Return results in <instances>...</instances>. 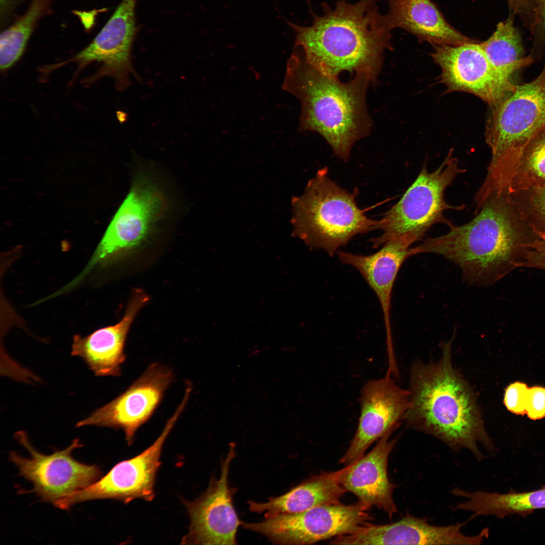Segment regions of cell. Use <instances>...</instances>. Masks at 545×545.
<instances>
[{
    "instance_id": "cell-1",
    "label": "cell",
    "mask_w": 545,
    "mask_h": 545,
    "mask_svg": "<svg viewBox=\"0 0 545 545\" xmlns=\"http://www.w3.org/2000/svg\"><path fill=\"white\" fill-rule=\"evenodd\" d=\"M453 337L442 343L435 362L414 363L409 382L410 406L404 420L411 428L432 435L451 449L470 451L477 460L480 447L492 451L494 445L484 426L476 397L454 367Z\"/></svg>"
},
{
    "instance_id": "cell-2",
    "label": "cell",
    "mask_w": 545,
    "mask_h": 545,
    "mask_svg": "<svg viewBox=\"0 0 545 545\" xmlns=\"http://www.w3.org/2000/svg\"><path fill=\"white\" fill-rule=\"evenodd\" d=\"M378 1L339 0L334 8L324 7L322 15L313 13L309 26L286 20L296 32L295 47L327 75L338 77L342 72H354L374 82L384 52L392 48V29L379 12Z\"/></svg>"
},
{
    "instance_id": "cell-3",
    "label": "cell",
    "mask_w": 545,
    "mask_h": 545,
    "mask_svg": "<svg viewBox=\"0 0 545 545\" xmlns=\"http://www.w3.org/2000/svg\"><path fill=\"white\" fill-rule=\"evenodd\" d=\"M505 196H493L471 221L450 227L441 236L429 238L410 249V255L431 253L456 264L468 284L490 286L522 267L529 244L516 226Z\"/></svg>"
},
{
    "instance_id": "cell-4",
    "label": "cell",
    "mask_w": 545,
    "mask_h": 545,
    "mask_svg": "<svg viewBox=\"0 0 545 545\" xmlns=\"http://www.w3.org/2000/svg\"><path fill=\"white\" fill-rule=\"evenodd\" d=\"M370 83L361 75L342 82L309 63L295 47L287 61L282 86L300 102L299 129L320 134L334 154L347 161L355 142L370 133L365 101Z\"/></svg>"
},
{
    "instance_id": "cell-5",
    "label": "cell",
    "mask_w": 545,
    "mask_h": 545,
    "mask_svg": "<svg viewBox=\"0 0 545 545\" xmlns=\"http://www.w3.org/2000/svg\"><path fill=\"white\" fill-rule=\"evenodd\" d=\"M490 107L485 136L492 156L479 189L484 197L507 193L525 148L545 128V63L536 77Z\"/></svg>"
},
{
    "instance_id": "cell-6",
    "label": "cell",
    "mask_w": 545,
    "mask_h": 545,
    "mask_svg": "<svg viewBox=\"0 0 545 545\" xmlns=\"http://www.w3.org/2000/svg\"><path fill=\"white\" fill-rule=\"evenodd\" d=\"M358 194L340 187L326 167L318 170L303 194L292 198V235L333 256L355 236L378 230L380 220L368 218L358 207Z\"/></svg>"
},
{
    "instance_id": "cell-7",
    "label": "cell",
    "mask_w": 545,
    "mask_h": 545,
    "mask_svg": "<svg viewBox=\"0 0 545 545\" xmlns=\"http://www.w3.org/2000/svg\"><path fill=\"white\" fill-rule=\"evenodd\" d=\"M459 166L451 149L441 165L434 171H427L424 165L418 176L401 199L384 214L378 230L381 235L370 240L377 248L386 242L403 239L411 245L421 240L434 225H453L445 216L448 209L461 210L465 206H453L445 199L446 189L455 178L465 172Z\"/></svg>"
},
{
    "instance_id": "cell-8",
    "label": "cell",
    "mask_w": 545,
    "mask_h": 545,
    "mask_svg": "<svg viewBox=\"0 0 545 545\" xmlns=\"http://www.w3.org/2000/svg\"><path fill=\"white\" fill-rule=\"evenodd\" d=\"M167 208L166 197L157 186L145 178L137 179L74 283L78 285L93 270L113 265L139 249Z\"/></svg>"
},
{
    "instance_id": "cell-9",
    "label": "cell",
    "mask_w": 545,
    "mask_h": 545,
    "mask_svg": "<svg viewBox=\"0 0 545 545\" xmlns=\"http://www.w3.org/2000/svg\"><path fill=\"white\" fill-rule=\"evenodd\" d=\"M15 437L30 456L23 457L11 452L9 459L16 465L20 475L31 482L33 486L31 491L41 501L56 506L91 485L102 474L97 465L82 463L72 457L73 452L83 446L78 439L74 440L66 449L47 455L33 447L25 431L17 432Z\"/></svg>"
},
{
    "instance_id": "cell-10",
    "label": "cell",
    "mask_w": 545,
    "mask_h": 545,
    "mask_svg": "<svg viewBox=\"0 0 545 545\" xmlns=\"http://www.w3.org/2000/svg\"><path fill=\"white\" fill-rule=\"evenodd\" d=\"M370 508L360 502L317 506L295 513L280 514L244 527L281 544H308L353 532L371 519Z\"/></svg>"
},
{
    "instance_id": "cell-11",
    "label": "cell",
    "mask_w": 545,
    "mask_h": 545,
    "mask_svg": "<svg viewBox=\"0 0 545 545\" xmlns=\"http://www.w3.org/2000/svg\"><path fill=\"white\" fill-rule=\"evenodd\" d=\"M137 0H123L93 40L84 48L69 58L54 64L56 69L71 63L77 65V75L92 63L98 68L82 80L90 85L103 77L112 78L117 90L122 91L137 74L131 61V50L136 32L135 6Z\"/></svg>"
},
{
    "instance_id": "cell-12",
    "label": "cell",
    "mask_w": 545,
    "mask_h": 545,
    "mask_svg": "<svg viewBox=\"0 0 545 545\" xmlns=\"http://www.w3.org/2000/svg\"><path fill=\"white\" fill-rule=\"evenodd\" d=\"M185 407L183 403L179 405L150 447L135 457L118 463L105 476L61 501L56 507L67 509L79 503L98 499H114L124 503L136 499L152 501L164 444Z\"/></svg>"
},
{
    "instance_id": "cell-13",
    "label": "cell",
    "mask_w": 545,
    "mask_h": 545,
    "mask_svg": "<svg viewBox=\"0 0 545 545\" xmlns=\"http://www.w3.org/2000/svg\"><path fill=\"white\" fill-rule=\"evenodd\" d=\"M173 377L170 367L157 362L150 364L125 391L77 422L76 426L93 425L122 429L131 445L138 429L158 407Z\"/></svg>"
},
{
    "instance_id": "cell-14",
    "label": "cell",
    "mask_w": 545,
    "mask_h": 545,
    "mask_svg": "<svg viewBox=\"0 0 545 545\" xmlns=\"http://www.w3.org/2000/svg\"><path fill=\"white\" fill-rule=\"evenodd\" d=\"M433 47L432 58L449 91L471 93L491 107L515 88L516 84L496 70L477 41Z\"/></svg>"
},
{
    "instance_id": "cell-15",
    "label": "cell",
    "mask_w": 545,
    "mask_h": 545,
    "mask_svg": "<svg viewBox=\"0 0 545 545\" xmlns=\"http://www.w3.org/2000/svg\"><path fill=\"white\" fill-rule=\"evenodd\" d=\"M235 455L236 444L231 443L221 463L220 477H213L198 498L184 502L190 522L182 544H236L237 530L243 523L233 505L236 489L231 487L228 481L230 466Z\"/></svg>"
},
{
    "instance_id": "cell-16",
    "label": "cell",
    "mask_w": 545,
    "mask_h": 545,
    "mask_svg": "<svg viewBox=\"0 0 545 545\" xmlns=\"http://www.w3.org/2000/svg\"><path fill=\"white\" fill-rule=\"evenodd\" d=\"M387 372L366 383L361 391L360 414L350 445L340 463L350 465L363 456L368 447L390 430H395L410 406L408 390L399 387Z\"/></svg>"
},
{
    "instance_id": "cell-17",
    "label": "cell",
    "mask_w": 545,
    "mask_h": 545,
    "mask_svg": "<svg viewBox=\"0 0 545 545\" xmlns=\"http://www.w3.org/2000/svg\"><path fill=\"white\" fill-rule=\"evenodd\" d=\"M465 522L447 526H436L427 520L407 514L400 520L390 524L375 525L367 523L347 535L348 544H480L487 537L485 528L474 535L461 531Z\"/></svg>"
},
{
    "instance_id": "cell-18",
    "label": "cell",
    "mask_w": 545,
    "mask_h": 545,
    "mask_svg": "<svg viewBox=\"0 0 545 545\" xmlns=\"http://www.w3.org/2000/svg\"><path fill=\"white\" fill-rule=\"evenodd\" d=\"M149 300V296L142 289L134 290L119 322L86 336H73L71 355L83 359L95 376H120L126 359L124 349L130 326Z\"/></svg>"
},
{
    "instance_id": "cell-19",
    "label": "cell",
    "mask_w": 545,
    "mask_h": 545,
    "mask_svg": "<svg viewBox=\"0 0 545 545\" xmlns=\"http://www.w3.org/2000/svg\"><path fill=\"white\" fill-rule=\"evenodd\" d=\"M394 431L380 438L368 454L340 470V475L342 486L355 495L358 502L384 511L390 518L397 512L393 498L396 485L388 475L389 456L397 441L391 439Z\"/></svg>"
},
{
    "instance_id": "cell-20",
    "label": "cell",
    "mask_w": 545,
    "mask_h": 545,
    "mask_svg": "<svg viewBox=\"0 0 545 545\" xmlns=\"http://www.w3.org/2000/svg\"><path fill=\"white\" fill-rule=\"evenodd\" d=\"M411 245L403 239L389 241L379 250L369 255L338 251L341 262L356 269L377 296L383 311L388 357L395 356L391 325L390 308L393 288L398 273L410 257Z\"/></svg>"
},
{
    "instance_id": "cell-21",
    "label": "cell",
    "mask_w": 545,
    "mask_h": 545,
    "mask_svg": "<svg viewBox=\"0 0 545 545\" xmlns=\"http://www.w3.org/2000/svg\"><path fill=\"white\" fill-rule=\"evenodd\" d=\"M386 17L392 28H400L433 45L475 42L453 27L431 0H388Z\"/></svg>"
},
{
    "instance_id": "cell-22",
    "label": "cell",
    "mask_w": 545,
    "mask_h": 545,
    "mask_svg": "<svg viewBox=\"0 0 545 545\" xmlns=\"http://www.w3.org/2000/svg\"><path fill=\"white\" fill-rule=\"evenodd\" d=\"M340 470L314 475L286 493L270 497L266 502H248L249 509L265 518L295 513L322 505L339 503L346 491L340 482Z\"/></svg>"
},
{
    "instance_id": "cell-23",
    "label": "cell",
    "mask_w": 545,
    "mask_h": 545,
    "mask_svg": "<svg viewBox=\"0 0 545 545\" xmlns=\"http://www.w3.org/2000/svg\"><path fill=\"white\" fill-rule=\"evenodd\" d=\"M451 493L465 499L455 506V510L470 512L476 516L503 518L513 514L525 515L534 510L545 508V488L529 492L499 494L481 490L469 492L456 487Z\"/></svg>"
},
{
    "instance_id": "cell-24",
    "label": "cell",
    "mask_w": 545,
    "mask_h": 545,
    "mask_svg": "<svg viewBox=\"0 0 545 545\" xmlns=\"http://www.w3.org/2000/svg\"><path fill=\"white\" fill-rule=\"evenodd\" d=\"M515 17L509 13L505 20L497 24L492 35L480 43L496 70L511 81L516 72L529 66L534 60L530 54L525 55L521 36L514 24Z\"/></svg>"
},
{
    "instance_id": "cell-25",
    "label": "cell",
    "mask_w": 545,
    "mask_h": 545,
    "mask_svg": "<svg viewBox=\"0 0 545 545\" xmlns=\"http://www.w3.org/2000/svg\"><path fill=\"white\" fill-rule=\"evenodd\" d=\"M53 0H31L26 12L5 29L0 38V68L6 71L22 56L38 20L48 12Z\"/></svg>"
},
{
    "instance_id": "cell-26",
    "label": "cell",
    "mask_w": 545,
    "mask_h": 545,
    "mask_svg": "<svg viewBox=\"0 0 545 545\" xmlns=\"http://www.w3.org/2000/svg\"><path fill=\"white\" fill-rule=\"evenodd\" d=\"M545 186V128L525 148L512 180L507 197Z\"/></svg>"
},
{
    "instance_id": "cell-27",
    "label": "cell",
    "mask_w": 545,
    "mask_h": 545,
    "mask_svg": "<svg viewBox=\"0 0 545 545\" xmlns=\"http://www.w3.org/2000/svg\"><path fill=\"white\" fill-rule=\"evenodd\" d=\"M522 193L526 195V205L531 217L529 225L532 232L545 231V186Z\"/></svg>"
},
{
    "instance_id": "cell-28",
    "label": "cell",
    "mask_w": 545,
    "mask_h": 545,
    "mask_svg": "<svg viewBox=\"0 0 545 545\" xmlns=\"http://www.w3.org/2000/svg\"><path fill=\"white\" fill-rule=\"evenodd\" d=\"M529 389L524 383L516 382L511 384L506 389L504 395L506 408L517 414L525 413Z\"/></svg>"
},
{
    "instance_id": "cell-29",
    "label": "cell",
    "mask_w": 545,
    "mask_h": 545,
    "mask_svg": "<svg viewBox=\"0 0 545 545\" xmlns=\"http://www.w3.org/2000/svg\"><path fill=\"white\" fill-rule=\"evenodd\" d=\"M536 22L530 33L532 38L531 56L537 58L545 55V0H535Z\"/></svg>"
},
{
    "instance_id": "cell-30",
    "label": "cell",
    "mask_w": 545,
    "mask_h": 545,
    "mask_svg": "<svg viewBox=\"0 0 545 545\" xmlns=\"http://www.w3.org/2000/svg\"><path fill=\"white\" fill-rule=\"evenodd\" d=\"M529 244L522 267L545 270V232L535 234Z\"/></svg>"
},
{
    "instance_id": "cell-31",
    "label": "cell",
    "mask_w": 545,
    "mask_h": 545,
    "mask_svg": "<svg viewBox=\"0 0 545 545\" xmlns=\"http://www.w3.org/2000/svg\"><path fill=\"white\" fill-rule=\"evenodd\" d=\"M525 413L533 420L545 416V388L534 387L529 389Z\"/></svg>"
},
{
    "instance_id": "cell-32",
    "label": "cell",
    "mask_w": 545,
    "mask_h": 545,
    "mask_svg": "<svg viewBox=\"0 0 545 545\" xmlns=\"http://www.w3.org/2000/svg\"><path fill=\"white\" fill-rule=\"evenodd\" d=\"M10 1L11 0H0L1 10H2L3 9H6Z\"/></svg>"
},
{
    "instance_id": "cell-33",
    "label": "cell",
    "mask_w": 545,
    "mask_h": 545,
    "mask_svg": "<svg viewBox=\"0 0 545 545\" xmlns=\"http://www.w3.org/2000/svg\"><path fill=\"white\" fill-rule=\"evenodd\" d=\"M506 1H507V2L508 3H515V2H517L519 0H506Z\"/></svg>"
}]
</instances>
